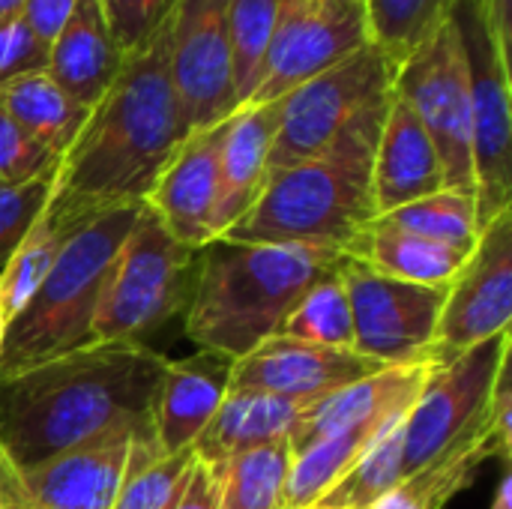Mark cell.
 <instances>
[{"label":"cell","mask_w":512,"mask_h":509,"mask_svg":"<svg viewBox=\"0 0 512 509\" xmlns=\"http://www.w3.org/2000/svg\"><path fill=\"white\" fill-rule=\"evenodd\" d=\"M168 363L144 342H90L0 375V453L21 471L111 432L153 435Z\"/></svg>","instance_id":"6da1fadb"},{"label":"cell","mask_w":512,"mask_h":509,"mask_svg":"<svg viewBox=\"0 0 512 509\" xmlns=\"http://www.w3.org/2000/svg\"><path fill=\"white\" fill-rule=\"evenodd\" d=\"M168 24L171 18L126 54L120 75L57 159L42 213L60 228L75 231L108 207L147 201L177 147L192 135L168 69Z\"/></svg>","instance_id":"7a4b0ae2"},{"label":"cell","mask_w":512,"mask_h":509,"mask_svg":"<svg viewBox=\"0 0 512 509\" xmlns=\"http://www.w3.org/2000/svg\"><path fill=\"white\" fill-rule=\"evenodd\" d=\"M348 255L303 243H237L216 237L198 252L186 306V336L198 351L246 357L279 336L300 297L342 267Z\"/></svg>","instance_id":"3957f363"},{"label":"cell","mask_w":512,"mask_h":509,"mask_svg":"<svg viewBox=\"0 0 512 509\" xmlns=\"http://www.w3.org/2000/svg\"><path fill=\"white\" fill-rule=\"evenodd\" d=\"M390 96L357 114L324 153L270 171L252 210L222 237L237 243H303L348 255L378 219L372 165Z\"/></svg>","instance_id":"277c9868"},{"label":"cell","mask_w":512,"mask_h":509,"mask_svg":"<svg viewBox=\"0 0 512 509\" xmlns=\"http://www.w3.org/2000/svg\"><path fill=\"white\" fill-rule=\"evenodd\" d=\"M141 207L144 201L108 207L69 234L39 291L6 324L0 375L36 366L93 342L90 330L108 273Z\"/></svg>","instance_id":"5b68a950"},{"label":"cell","mask_w":512,"mask_h":509,"mask_svg":"<svg viewBox=\"0 0 512 509\" xmlns=\"http://www.w3.org/2000/svg\"><path fill=\"white\" fill-rule=\"evenodd\" d=\"M198 276V249L183 246L144 204L108 273L93 342H144L147 333L186 312Z\"/></svg>","instance_id":"8992f818"},{"label":"cell","mask_w":512,"mask_h":509,"mask_svg":"<svg viewBox=\"0 0 512 509\" xmlns=\"http://www.w3.org/2000/svg\"><path fill=\"white\" fill-rule=\"evenodd\" d=\"M450 21L459 33L471 90L474 201L480 231L512 210V87L510 48L489 24L486 0H456Z\"/></svg>","instance_id":"52a82bcc"},{"label":"cell","mask_w":512,"mask_h":509,"mask_svg":"<svg viewBox=\"0 0 512 509\" xmlns=\"http://www.w3.org/2000/svg\"><path fill=\"white\" fill-rule=\"evenodd\" d=\"M510 348L512 333L507 330L441 366H432L402 423L405 477L486 426L495 378L510 360Z\"/></svg>","instance_id":"ba28073f"},{"label":"cell","mask_w":512,"mask_h":509,"mask_svg":"<svg viewBox=\"0 0 512 509\" xmlns=\"http://www.w3.org/2000/svg\"><path fill=\"white\" fill-rule=\"evenodd\" d=\"M396 69L399 66L369 42L348 60L282 96L270 171L324 153L357 114L393 93Z\"/></svg>","instance_id":"9c48e42d"},{"label":"cell","mask_w":512,"mask_h":509,"mask_svg":"<svg viewBox=\"0 0 512 509\" xmlns=\"http://www.w3.org/2000/svg\"><path fill=\"white\" fill-rule=\"evenodd\" d=\"M393 96H399L432 138L447 189L474 195L471 90L468 66L453 21L438 27L408 60L399 63Z\"/></svg>","instance_id":"30bf717a"},{"label":"cell","mask_w":512,"mask_h":509,"mask_svg":"<svg viewBox=\"0 0 512 509\" xmlns=\"http://www.w3.org/2000/svg\"><path fill=\"white\" fill-rule=\"evenodd\" d=\"M342 279L351 300L354 351L378 366H435V333L447 288L381 276L345 258Z\"/></svg>","instance_id":"8fae6325"},{"label":"cell","mask_w":512,"mask_h":509,"mask_svg":"<svg viewBox=\"0 0 512 509\" xmlns=\"http://www.w3.org/2000/svg\"><path fill=\"white\" fill-rule=\"evenodd\" d=\"M372 42L366 0H282L246 105H267Z\"/></svg>","instance_id":"7c38bea8"},{"label":"cell","mask_w":512,"mask_h":509,"mask_svg":"<svg viewBox=\"0 0 512 509\" xmlns=\"http://www.w3.org/2000/svg\"><path fill=\"white\" fill-rule=\"evenodd\" d=\"M168 69L189 132L213 129L240 108L228 0H177L168 24Z\"/></svg>","instance_id":"4fadbf2b"},{"label":"cell","mask_w":512,"mask_h":509,"mask_svg":"<svg viewBox=\"0 0 512 509\" xmlns=\"http://www.w3.org/2000/svg\"><path fill=\"white\" fill-rule=\"evenodd\" d=\"M512 210L495 216L447 285L435 333V366L510 330Z\"/></svg>","instance_id":"5bb4252c"},{"label":"cell","mask_w":512,"mask_h":509,"mask_svg":"<svg viewBox=\"0 0 512 509\" xmlns=\"http://www.w3.org/2000/svg\"><path fill=\"white\" fill-rule=\"evenodd\" d=\"M378 369L387 366H378L354 348H324L288 336H270L246 357L234 360L228 390L312 405Z\"/></svg>","instance_id":"9a60e30c"},{"label":"cell","mask_w":512,"mask_h":509,"mask_svg":"<svg viewBox=\"0 0 512 509\" xmlns=\"http://www.w3.org/2000/svg\"><path fill=\"white\" fill-rule=\"evenodd\" d=\"M150 438L153 435L111 432L33 468H12L18 492L39 509H114L135 441Z\"/></svg>","instance_id":"2e32d148"},{"label":"cell","mask_w":512,"mask_h":509,"mask_svg":"<svg viewBox=\"0 0 512 509\" xmlns=\"http://www.w3.org/2000/svg\"><path fill=\"white\" fill-rule=\"evenodd\" d=\"M222 123L204 132H192L147 195V207L159 222L189 249H204L216 240L213 207H216V159H219Z\"/></svg>","instance_id":"e0dca14e"},{"label":"cell","mask_w":512,"mask_h":509,"mask_svg":"<svg viewBox=\"0 0 512 509\" xmlns=\"http://www.w3.org/2000/svg\"><path fill=\"white\" fill-rule=\"evenodd\" d=\"M432 372V363L420 366H387L378 369L300 411L294 426L288 429L291 453L309 447L312 441L366 426V423H384L411 408L417 393L423 390L426 378Z\"/></svg>","instance_id":"ac0fdd59"},{"label":"cell","mask_w":512,"mask_h":509,"mask_svg":"<svg viewBox=\"0 0 512 509\" xmlns=\"http://www.w3.org/2000/svg\"><path fill=\"white\" fill-rule=\"evenodd\" d=\"M279 126V102L267 105H243L225 123L219 135V159H216V207H213V231L222 237L234 228L258 201L267 177H270V150Z\"/></svg>","instance_id":"d6986e66"},{"label":"cell","mask_w":512,"mask_h":509,"mask_svg":"<svg viewBox=\"0 0 512 509\" xmlns=\"http://www.w3.org/2000/svg\"><path fill=\"white\" fill-rule=\"evenodd\" d=\"M441 189H447V180L432 138L426 135L417 114L399 96H390L372 165L375 213L387 216Z\"/></svg>","instance_id":"ffe728a7"},{"label":"cell","mask_w":512,"mask_h":509,"mask_svg":"<svg viewBox=\"0 0 512 509\" xmlns=\"http://www.w3.org/2000/svg\"><path fill=\"white\" fill-rule=\"evenodd\" d=\"M231 369L234 360L213 351H198L186 360L168 363L153 414V435L162 456L192 450V444L228 396Z\"/></svg>","instance_id":"44dd1931"},{"label":"cell","mask_w":512,"mask_h":509,"mask_svg":"<svg viewBox=\"0 0 512 509\" xmlns=\"http://www.w3.org/2000/svg\"><path fill=\"white\" fill-rule=\"evenodd\" d=\"M126 54L114 42L96 0H78L69 21L48 45V78H54L75 102L93 108L123 69Z\"/></svg>","instance_id":"7402d4cb"},{"label":"cell","mask_w":512,"mask_h":509,"mask_svg":"<svg viewBox=\"0 0 512 509\" xmlns=\"http://www.w3.org/2000/svg\"><path fill=\"white\" fill-rule=\"evenodd\" d=\"M303 408L306 405L279 396L228 390L219 411L192 444L195 459L207 465H222L246 450L285 438Z\"/></svg>","instance_id":"603a6c76"},{"label":"cell","mask_w":512,"mask_h":509,"mask_svg":"<svg viewBox=\"0 0 512 509\" xmlns=\"http://www.w3.org/2000/svg\"><path fill=\"white\" fill-rule=\"evenodd\" d=\"M468 252L471 249L426 240L420 234H411V231H402L375 219L360 234V240L348 249V258L390 279L447 288L453 276L459 273V267L465 264Z\"/></svg>","instance_id":"cb8c5ba5"},{"label":"cell","mask_w":512,"mask_h":509,"mask_svg":"<svg viewBox=\"0 0 512 509\" xmlns=\"http://www.w3.org/2000/svg\"><path fill=\"white\" fill-rule=\"evenodd\" d=\"M489 459H504V450L498 438L492 435V426H480L474 435L441 453L435 462L423 465L411 477H405L399 486H393L387 495H381L369 509H444L459 492H465L480 468Z\"/></svg>","instance_id":"d4e9b609"},{"label":"cell","mask_w":512,"mask_h":509,"mask_svg":"<svg viewBox=\"0 0 512 509\" xmlns=\"http://www.w3.org/2000/svg\"><path fill=\"white\" fill-rule=\"evenodd\" d=\"M0 102L12 120L57 159L72 147L90 117V108L75 102L54 78H48V72H33L6 84Z\"/></svg>","instance_id":"484cf974"},{"label":"cell","mask_w":512,"mask_h":509,"mask_svg":"<svg viewBox=\"0 0 512 509\" xmlns=\"http://www.w3.org/2000/svg\"><path fill=\"white\" fill-rule=\"evenodd\" d=\"M399 417H393V420H399ZM393 420L366 423V426H357V429H348V432L312 441L309 447L297 450L291 456L282 509H309L321 495H327L360 462V456L372 447V441Z\"/></svg>","instance_id":"4316f807"},{"label":"cell","mask_w":512,"mask_h":509,"mask_svg":"<svg viewBox=\"0 0 512 509\" xmlns=\"http://www.w3.org/2000/svg\"><path fill=\"white\" fill-rule=\"evenodd\" d=\"M291 456L285 435L222 462V509H282Z\"/></svg>","instance_id":"83f0119b"},{"label":"cell","mask_w":512,"mask_h":509,"mask_svg":"<svg viewBox=\"0 0 512 509\" xmlns=\"http://www.w3.org/2000/svg\"><path fill=\"white\" fill-rule=\"evenodd\" d=\"M405 414L399 420H393L372 441V447L360 456V462L309 509H369L381 495H387L393 486H399L405 480V471H402Z\"/></svg>","instance_id":"f1b7e54d"},{"label":"cell","mask_w":512,"mask_h":509,"mask_svg":"<svg viewBox=\"0 0 512 509\" xmlns=\"http://www.w3.org/2000/svg\"><path fill=\"white\" fill-rule=\"evenodd\" d=\"M456 0H366L369 36L396 66L450 21Z\"/></svg>","instance_id":"f546056e"},{"label":"cell","mask_w":512,"mask_h":509,"mask_svg":"<svg viewBox=\"0 0 512 509\" xmlns=\"http://www.w3.org/2000/svg\"><path fill=\"white\" fill-rule=\"evenodd\" d=\"M345 264V261H342ZM288 339H300L309 345L324 348H351L354 345V321H351V300L342 279V267L330 276L318 279L285 318L282 333Z\"/></svg>","instance_id":"4dcf8cb0"},{"label":"cell","mask_w":512,"mask_h":509,"mask_svg":"<svg viewBox=\"0 0 512 509\" xmlns=\"http://www.w3.org/2000/svg\"><path fill=\"white\" fill-rule=\"evenodd\" d=\"M72 231L51 222L45 213L36 216L18 249L9 255V261L0 270V312L6 315V324L30 303V297L45 282L48 270L54 267L63 243Z\"/></svg>","instance_id":"1f68e13d"},{"label":"cell","mask_w":512,"mask_h":509,"mask_svg":"<svg viewBox=\"0 0 512 509\" xmlns=\"http://www.w3.org/2000/svg\"><path fill=\"white\" fill-rule=\"evenodd\" d=\"M192 465H195V450L162 456L153 438L135 441L129 471L114 501V509H168L174 504L180 486L186 483Z\"/></svg>","instance_id":"d6a6232c"},{"label":"cell","mask_w":512,"mask_h":509,"mask_svg":"<svg viewBox=\"0 0 512 509\" xmlns=\"http://www.w3.org/2000/svg\"><path fill=\"white\" fill-rule=\"evenodd\" d=\"M378 219L393 228L420 234L426 240H438V243L462 246V249H474V243L480 237L477 201H474V195H465L456 189H441L429 198L405 204Z\"/></svg>","instance_id":"836d02e7"},{"label":"cell","mask_w":512,"mask_h":509,"mask_svg":"<svg viewBox=\"0 0 512 509\" xmlns=\"http://www.w3.org/2000/svg\"><path fill=\"white\" fill-rule=\"evenodd\" d=\"M282 0H228V36L234 57V90L243 108L258 84L261 63L279 18Z\"/></svg>","instance_id":"e575fe53"},{"label":"cell","mask_w":512,"mask_h":509,"mask_svg":"<svg viewBox=\"0 0 512 509\" xmlns=\"http://www.w3.org/2000/svg\"><path fill=\"white\" fill-rule=\"evenodd\" d=\"M54 168L24 183H0V270L42 213L54 186Z\"/></svg>","instance_id":"d590c367"},{"label":"cell","mask_w":512,"mask_h":509,"mask_svg":"<svg viewBox=\"0 0 512 509\" xmlns=\"http://www.w3.org/2000/svg\"><path fill=\"white\" fill-rule=\"evenodd\" d=\"M123 54L138 51L174 12L177 0H96Z\"/></svg>","instance_id":"8d00e7d4"},{"label":"cell","mask_w":512,"mask_h":509,"mask_svg":"<svg viewBox=\"0 0 512 509\" xmlns=\"http://www.w3.org/2000/svg\"><path fill=\"white\" fill-rule=\"evenodd\" d=\"M57 165V156L36 144L0 102V183H24Z\"/></svg>","instance_id":"74e56055"},{"label":"cell","mask_w":512,"mask_h":509,"mask_svg":"<svg viewBox=\"0 0 512 509\" xmlns=\"http://www.w3.org/2000/svg\"><path fill=\"white\" fill-rule=\"evenodd\" d=\"M48 42H42L24 18L0 24V90L24 75L45 72Z\"/></svg>","instance_id":"f35d334b"},{"label":"cell","mask_w":512,"mask_h":509,"mask_svg":"<svg viewBox=\"0 0 512 509\" xmlns=\"http://www.w3.org/2000/svg\"><path fill=\"white\" fill-rule=\"evenodd\" d=\"M168 509H222V468L198 462Z\"/></svg>","instance_id":"ab89813d"},{"label":"cell","mask_w":512,"mask_h":509,"mask_svg":"<svg viewBox=\"0 0 512 509\" xmlns=\"http://www.w3.org/2000/svg\"><path fill=\"white\" fill-rule=\"evenodd\" d=\"M78 6V0H27L21 18L27 21V27L42 39V42H54V36L60 33V27L69 21L72 9Z\"/></svg>","instance_id":"60d3db41"},{"label":"cell","mask_w":512,"mask_h":509,"mask_svg":"<svg viewBox=\"0 0 512 509\" xmlns=\"http://www.w3.org/2000/svg\"><path fill=\"white\" fill-rule=\"evenodd\" d=\"M0 509H39L18 492L15 471L9 462H3V471H0Z\"/></svg>","instance_id":"b9f144b4"},{"label":"cell","mask_w":512,"mask_h":509,"mask_svg":"<svg viewBox=\"0 0 512 509\" xmlns=\"http://www.w3.org/2000/svg\"><path fill=\"white\" fill-rule=\"evenodd\" d=\"M492 509H512V477H510V471H504V477H501V483H498V492H495Z\"/></svg>","instance_id":"7bdbcfd3"},{"label":"cell","mask_w":512,"mask_h":509,"mask_svg":"<svg viewBox=\"0 0 512 509\" xmlns=\"http://www.w3.org/2000/svg\"><path fill=\"white\" fill-rule=\"evenodd\" d=\"M24 3H27V0H0V24H3V21H12V18H21Z\"/></svg>","instance_id":"ee69618b"},{"label":"cell","mask_w":512,"mask_h":509,"mask_svg":"<svg viewBox=\"0 0 512 509\" xmlns=\"http://www.w3.org/2000/svg\"><path fill=\"white\" fill-rule=\"evenodd\" d=\"M3 333H6V315L0 312V348H3Z\"/></svg>","instance_id":"f6af8a7d"},{"label":"cell","mask_w":512,"mask_h":509,"mask_svg":"<svg viewBox=\"0 0 512 509\" xmlns=\"http://www.w3.org/2000/svg\"><path fill=\"white\" fill-rule=\"evenodd\" d=\"M3 462H6V456H3V453H0V471H3Z\"/></svg>","instance_id":"bcb514c9"}]
</instances>
